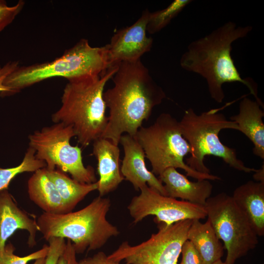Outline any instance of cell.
Returning <instances> with one entry per match:
<instances>
[{
    "mask_svg": "<svg viewBox=\"0 0 264 264\" xmlns=\"http://www.w3.org/2000/svg\"><path fill=\"white\" fill-rule=\"evenodd\" d=\"M167 196L204 206L212 192L213 185L208 179L191 181L176 168L166 169L159 176Z\"/></svg>",
    "mask_w": 264,
    "mask_h": 264,
    "instance_id": "2e32d148",
    "label": "cell"
},
{
    "mask_svg": "<svg viewBox=\"0 0 264 264\" xmlns=\"http://www.w3.org/2000/svg\"><path fill=\"white\" fill-rule=\"evenodd\" d=\"M212 264H225L224 262H222V261L220 259L217 261H216L215 262L212 263Z\"/></svg>",
    "mask_w": 264,
    "mask_h": 264,
    "instance_id": "d6a6232c",
    "label": "cell"
},
{
    "mask_svg": "<svg viewBox=\"0 0 264 264\" xmlns=\"http://www.w3.org/2000/svg\"><path fill=\"white\" fill-rule=\"evenodd\" d=\"M24 4V1L20 0L15 5L9 6L5 0H0V32L13 22Z\"/></svg>",
    "mask_w": 264,
    "mask_h": 264,
    "instance_id": "d4e9b609",
    "label": "cell"
},
{
    "mask_svg": "<svg viewBox=\"0 0 264 264\" xmlns=\"http://www.w3.org/2000/svg\"><path fill=\"white\" fill-rule=\"evenodd\" d=\"M45 262V257L42 258L35 260L33 264H44Z\"/></svg>",
    "mask_w": 264,
    "mask_h": 264,
    "instance_id": "1f68e13d",
    "label": "cell"
},
{
    "mask_svg": "<svg viewBox=\"0 0 264 264\" xmlns=\"http://www.w3.org/2000/svg\"><path fill=\"white\" fill-rule=\"evenodd\" d=\"M110 204L109 198L98 196L76 211L62 214L44 212L36 220L39 231L46 241L52 237L70 240L77 254L95 250L119 233L107 220Z\"/></svg>",
    "mask_w": 264,
    "mask_h": 264,
    "instance_id": "277c9868",
    "label": "cell"
},
{
    "mask_svg": "<svg viewBox=\"0 0 264 264\" xmlns=\"http://www.w3.org/2000/svg\"><path fill=\"white\" fill-rule=\"evenodd\" d=\"M119 143L124 153L120 168L124 179L130 182L137 191L147 185L159 194L167 196L162 182L147 168L144 152L135 137L125 133L121 136Z\"/></svg>",
    "mask_w": 264,
    "mask_h": 264,
    "instance_id": "4fadbf2b",
    "label": "cell"
},
{
    "mask_svg": "<svg viewBox=\"0 0 264 264\" xmlns=\"http://www.w3.org/2000/svg\"><path fill=\"white\" fill-rule=\"evenodd\" d=\"M2 66H1L0 65V68H1Z\"/></svg>",
    "mask_w": 264,
    "mask_h": 264,
    "instance_id": "836d02e7",
    "label": "cell"
},
{
    "mask_svg": "<svg viewBox=\"0 0 264 264\" xmlns=\"http://www.w3.org/2000/svg\"><path fill=\"white\" fill-rule=\"evenodd\" d=\"M93 154L97 160V190L100 197L113 191L125 179L119 166L120 150L110 140L100 137L93 142Z\"/></svg>",
    "mask_w": 264,
    "mask_h": 264,
    "instance_id": "9a60e30c",
    "label": "cell"
},
{
    "mask_svg": "<svg viewBox=\"0 0 264 264\" xmlns=\"http://www.w3.org/2000/svg\"><path fill=\"white\" fill-rule=\"evenodd\" d=\"M15 248L11 243L6 244L4 250L0 254V264H27L29 262L46 257L48 246L44 244L40 250L25 256L16 255Z\"/></svg>",
    "mask_w": 264,
    "mask_h": 264,
    "instance_id": "cb8c5ba5",
    "label": "cell"
},
{
    "mask_svg": "<svg viewBox=\"0 0 264 264\" xmlns=\"http://www.w3.org/2000/svg\"><path fill=\"white\" fill-rule=\"evenodd\" d=\"M181 253L182 260L179 264H204L197 250L188 240L183 243Z\"/></svg>",
    "mask_w": 264,
    "mask_h": 264,
    "instance_id": "4316f807",
    "label": "cell"
},
{
    "mask_svg": "<svg viewBox=\"0 0 264 264\" xmlns=\"http://www.w3.org/2000/svg\"><path fill=\"white\" fill-rule=\"evenodd\" d=\"M258 236L264 235V183L249 180L237 187L232 196Z\"/></svg>",
    "mask_w": 264,
    "mask_h": 264,
    "instance_id": "ac0fdd59",
    "label": "cell"
},
{
    "mask_svg": "<svg viewBox=\"0 0 264 264\" xmlns=\"http://www.w3.org/2000/svg\"><path fill=\"white\" fill-rule=\"evenodd\" d=\"M19 66V62L12 61L7 62L0 69V96L7 95L9 89L3 85L6 77Z\"/></svg>",
    "mask_w": 264,
    "mask_h": 264,
    "instance_id": "83f0119b",
    "label": "cell"
},
{
    "mask_svg": "<svg viewBox=\"0 0 264 264\" xmlns=\"http://www.w3.org/2000/svg\"><path fill=\"white\" fill-rule=\"evenodd\" d=\"M253 178L258 182L264 183V164L262 167L257 170L253 175Z\"/></svg>",
    "mask_w": 264,
    "mask_h": 264,
    "instance_id": "4dcf8cb0",
    "label": "cell"
},
{
    "mask_svg": "<svg viewBox=\"0 0 264 264\" xmlns=\"http://www.w3.org/2000/svg\"><path fill=\"white\" fill-rule=\"evenodd\" d=\"M65 249L58 261V264H79L73 243L67 239Z\"/></svg>",
    "mask_w": 264,
    "mask_h": 264,
    "instance_id": "f1b7e54d",
    "label": "cell"
},
{
    "mask_svg": "<svg viewBox=\"0 0 264 264\" xmlns=\"http://www.w3.org/2000/svg\"><path fill=\"white\" fill-rule=\"evenodd\" d=\"M219 109L198 114L192 108L185 111L179 121L182 135L191 148L190 155L186 164L192 169L203 174H210L204 164L207 155L221 158L230 167L245 173L256 172L257 169L246 166L238 158L236 151L224 145L220 140L219 133L223 129L239 131L237 124L227 120L224 114L218 113Z\"/></svg>",
    "mask_w": 264,
    "mask_h": 264,
    "instance_id": "8992f818",
    "label": "cell"
},
{
    "mask_svg": "<svg viewBox=\"0 0 264 264\" xmlns=\"http://www.w3.org/2000/svg\"><path fill=\"white\" fill-rule=\"evenodd\" d=\"M204 207L207 220L227 251L225 264H234L258 244V236L232 196L221 193L210 197Z\"/></svg>",
    "mask_w": 264,
    "mask_h": 264,
    "instance_id": "9c48e42d",
    "label": "cell"
},
{
    "mask_svg": "<svg viewBox=\"0 0 264 264\" xmlns=\"http://www.w3.org/2000/svg\"><path fill=\"white\" fill-rule=\"evenodd\" d=\"M79 264H120L110 259L104 252L100 251L91 257H86L79 262Z\"/></svg>",
    "mask_w": 264,
    "mask_h": 264,
    "instance_id": "f546056e",
    "label": "cell"
},
{
    "mask_svg": "<svg viewBox=\"0 0 264 264\" xmlns=\"http://www.w3.org/2000/svg\"><path fill=\"white\" fill-rule=\"evenodd\" d=\"M109 68L99 76L68 81L61 98V106L51 116L54 123L71 126L78 142L86 147L100 138L108 122L103 98L104 88L117 69Z\"/></svg>",
    "mask_w": 264,
    "mask_h": 264,
    "instance_id": "3957f363",
    "label": "cell"
},
{
    "mask_svg": "<svg viewBox=\"0 0 264 264\" xmlns=\"http://www.w3.org/2000/svg\"><path fill=\"white\" fill-rule=\"evenodd\" d=\"M187 240L192 242L204 264H212L223 255L224 247L208 220L202 223L199 220H193Z\"/></svg>",
    "mask_w": 264,
    "mask_h": 264,
    "instance_id": "ffe728a7",
    "label": "cell"
},
{
    "mask_svg": "<svg viewBox=\"0 0 264 264\" xmlns=\"http://www.w3.org/2000/svg\"><path fill=\"white\" fill-rule=\"evenodd\" d=\"M29 197L36 205L49 214L67 213L58 190L48 176L46 168L34 172L27 182Z\"/></svg>",
    "mask_w": 264,
    "mask_h": 264,
    "instance_id": "d6986e66",
    "label": "cell"
},
{
    "mask_svg": "<svg viewBox=\"0 0 264 264\" xmlns=\"http://www.w3.org/2000/svg\"><path fill=\"white\" fill-rule=\"evenodd\" d=\"M150 11H143L139 18L129 26L117 31L107 44L110 67L122 62H133L140 60L152 48L153 39L147 35V25Z\"/></svg>",
    "mask_w": 264,
    "mask_h": 264,
    "instance_id": "7c38bea8",
    "label": "cell"
},
{
    "mask_svg": "<svg viewBox=\"0 0 264 264\" xmlns=\"http://www.w3.org/2000/svg\"><path fill=\"white\" fill-rule=\"evenodd\" d=\"M191 1V0H175L162 10L150 12L147 32L154 34L161 31Z\"/></svg>",
    "mask_w": 264,
    "mask_h": 264,
    "instance_id": "603a6c76",
    "label": "cell"
},
{
    "mask_svg": "<svg viewBox=\"0 0 264 264\" xmlns=\"http://www.w3.org/2000/svg\"><path fill=\"white\" fill-rule=\"evenodd\" d=\"M257 101L244 97L239 104L238 114L230 117L239 127V131L243 133L252 142L254 155L264 159V111ZM264 107V106H263Z\"/></svg>",
    "mask_w": 264,
    "mask_h": 264,
    "instance_id": "e0dca14e",
    "label": "cell"
},
{
    "mask_svg": "<svg viewBox=\"0 0 264 264\" xmlns=\"http://www.w3.org/2000/svg\"><path fill=\"white\" fill-rule=\"evenodd\" d=\"M46 170L48 176L55 184L67 213L72 211L89 193L98 189L97 181L90 184L83 183L59 169Z\"/></svg>",
    "mask_w": 264,
    "mask_h": 264,
    "instance_id": "44dd1931",
    "label": "cell"
},
{
    "mask_svg": "<svg viewBox=\"0 0 264 264\" xmlns=\"http://www.w3.org/2000/svg\"><path fill=\"white\" fill-rule=\"evenodd\" d=\"M46 167L44 161L36 157L34 150L29 147L22 162L19 165L9 168L0 167V191L7 189L11 180L19 174L34 172Z\"/></svg>",
    "mask_w": 264,
    "mask_h": 264,
    "instance_id": "7402d4cb",
    "label": "cell"
},
{
    "mask_svg": "<svg viewBox=\"0 0 264 264\" xmlns=\"http://www.w3.org/2000/svg\"><path fill=\"white\" fill-rule=\"evenodd\" d=\"M135 137L155 175L160 176L166 169L173 167L184 170L187 176L197 180L220 179L217 176L197 172L184 161L191 148L182 135L179 121L168 113L160 114L150 126H142Z\"/></svg>",
    "mask_w": 264,
    "mask_h": 264,
    "instance_id": "52a82bcc",
    "label": "cell"
},
{
    "mask_svg": "<svg viewBox=\"0 0 264 264\" xmlns=\"http://www.w3.org/2000/svg\"><path fill=\"white\" fill-rule=\"evenodd\" d=\"M48 251L44 264H58L59 258L64 251L66 243L65 239L52 237L47 240Z\"/></svg>",
    "mask_w": 264,
    "mask_h": 264,
    "instance_id": "484cf974",
    "label": "cell"
},
{
    "mask_svg": "<svg viewBox=\"0 0 264 264\" xmlns=\"http://www.w3.org/2000/svg\"><path fill=\"white\" fill-rule=\"evenodd\" d=\"M252 30L250 25L238 26L233 22H228L192 42L181 57V67L204 78L210 96L218 103H221L224 98L222 88L224 83L240 82L264 106L258 96L257 85L250 78L241 77L231 56L232 44L246 37Z\"/></svg>",
    "mask_w": 264,
    "mask_h": 264,
    "instance_id": "7a4b0ae2",
    "label": "cell"
},
{
    "mask_svg": "<svg viewBox=\"0 0 264 264\" xmlns=\"http://www.w3.org/2000/svg\"><path fill=\"white\" fill-rule=\"evenodd\" d=\"M112 78L113 87L103 93L109 116L101 137L118 145L124 133L135 137L143 121L149 119L153 109L162 103L166 94L141 60L120 63Z\"/></svg>",
    "mask_w": 264,
    "mask_h": 264,
    "instance_id": "6da1fadb",
    "label": "cell"
},
{
    "mask_svg": "<svg viewBox=\"0 0 264 264\" xmlns=\"http://www.w3.org/2000/svg\"><path fill=\"white\" fill-rule=\"evenodd\" d=\"M18 229L28 233L27 244L29 247L35 246L36 234L39 231L37 220L20 208L7 189L0 191V254L5 246L7 240Z\"/></svg>",
    "mask_w": 264,
    "mask_h": 264,
    "instance_id": "5bb4252c",
    "label": "cell"
},
{
    "mask_svg": "<svg viewBox=\"0 0 264 264\" xmlns=\"http://www.w3.org/2000/svg\"><path fill=\"white\" fill-rule=\"evenodd\" d=\"M193 220H185L167 226L158 224V231L147 241L131 245L123 242L108 257L125 264H178V259Z\"/></svg>",
    "mask_w": 264,
    "mask_h": 264,
    "instance_id": "30bf717a",
    "label": "cell"
},
{
    "mask_svg": "<svg viewBox=\"0 0 264 264\" xmlns=\"http://www.w3.org/2000/svg\"><path fill=\"white\" fill-rule=\"evenodd\" d=\"M128 206L133 222L137 223L146 217L154 216L157 224L167 226L185 220H200L207 217L204 206L163 196L146 185L139 190Z\"/></svg>",
    "mask_w": 264,
    "mask_h": 264,
    "instance_id": "8fae6325",
    "label": "cell"
},
{
    "mask_svg": "<svg viewBox=\"0 0 264 264\" xmlns=\"http://www.w3.org/2000/svg\"><path fill=\"white\" fill-rule=\"evenodd\" d=\"M110 67L107 45L92 47L88 40L82 39L52 61L19 66L3 84L9 89L7 95H9L51 78L64 77L69 81L99 76Z\"/></svg>",
    "mask_w": 264,
    "mask_h": 264,
    "instance_id": "5b68a950",
    "label": "cell"
},
{
    "mask_svg": "<svg viewBox=\"0 0 264 264\" xmlns=\"http://www.w3.org/2000/svg\"><path fill=\"white\" fill-rule=\"evenodd\" d=\"M74 136L75 135L71 126L54 123L30 134L29 147L34 150L37 159L45 163L47 169L57 168L69 173L79 182L94 183L97 180L94 168L84 165L81 149L70 144V139Z\"/></svg>",
    "mask_w": 264,
    "mask_h": 264,
    "instance_id": "ba28073f",
    "label": "cell"
}]
</instances>
